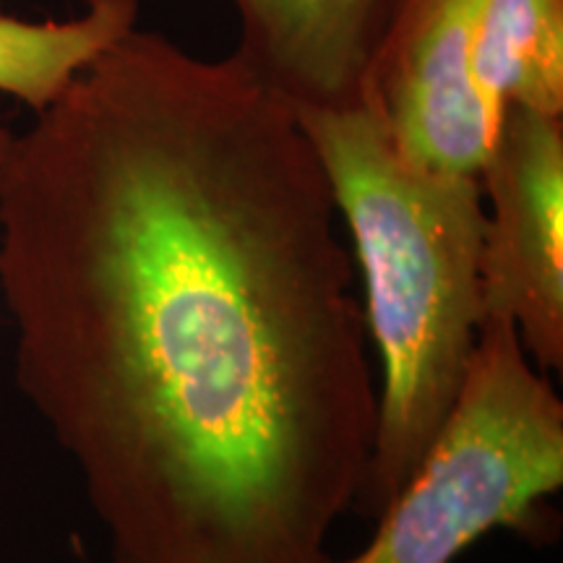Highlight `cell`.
Instances as JSON below:
<instances>
[{"mask_svg":"<svg viewBox=\"0 0 563 563\" xmlns=\"http://www.w3.org/2000/svg\"><path fill=\"white\" fill-rule=\"evenodd\" d=\"M336 203L238 55L131 30L13 133V382L112 563H334L378 397Z\"/></svg>","mask_w":563,"mask_h":563,"instance_id":"1","label":"cell"},{"mask_svg":"<svg viewBox=\"0 0 563 563\" xmlns=\"http://www.w3.org/2000/svg\"><path fill=\"white\" fill-rule=\"evenodd\" d=\"M292 110L350 230L382 357L376 441L355 501L378 517L454 407L481 332V175L415 165L365 102Z\"/></svg>","mask_w":563,"mask_h":563,"instance_id":"2","label":"cell"},{"mask_svg":"<svg viewBox=\"0 0 563 563\" xmlns=\"http://www.w3.org/2000/svg\"><path fill=\"white\" fill-rule=\"evenodd\" d=\"M563 485V405L517 327L485 313L462 389L361 553L334 563H454L493 530L538 538Z\"/></svg>","mask_w":563,"mask_h":563,"instance_id":"3","label":"cell"},{"mask_svg":"<svg viewBox=\"0 0 563 563\" xmlns=\"http://www.w3.org/2000/svg\"><path fill=\"white\" fill-rule=\"evenodd\" d=\"M483 308L543 371L563 365V115L506 108L481 167Z\"/></svg>","mask_w":563,"mask_h":563,"instance_id":"4","label":"cell"},{"mask_svg":"<svg viewBox=\"0 0 563 563\" xmlns=\"http://www.w3.org/2000/svg\"><path fill=\"white\" fill-rule=\"evenodd\" d=\"M485 0H394L363 84L397 150L415 165L481 175L496 123L473 81Z\"/></svg>","mask_w":563,"mask_h":563,"instance_id":"5","label":"cell"},{"mask_svg":"<svg viewBox=\"0 0 563 563\" xmlns=\"http://www.w3.org/2000/svg\"><path fill=\"white\" fill-rule=\"evenodd\" d=\"M241 24L232 55L290 108H350L394 0H230Z\"/></svg>","mask_w":563,"mask_h":563,"instance_id":"6","label":"cell"},{"mask_svg":"<svg viewBox=\"0 0 563 563\" xmlns=\"http://www.w3.org/2000/svg\"><path fill=\"white\" fill-rule=\"evenodd\" d=\"M473 81L496 125L506 108L563 115V0H485Z\"/></svg>","mask_w":563,"mask_h":563,"instance_id":"7","label":"cell"},{"mask_svg":"<svg viewBox=\"0 0 563 563\" xmlns=\"http://www.w3.org/2000/svg\"><path fill=\"white\" fill-rule=\"evenodd\" d=\"M139 0H87L79 16L26 21L0 16V95L45 110L108 47L139 26Z\"/></svg>","mask_w":563,"mask_h":563,"instance_id":"8","label":"cell"},{"mask_svg":"<svg viewBox=\"0 0 563 563\" xmlns=\"http://www.w3.org/2000/svg\"><path fill=\"white\" fill-rule=\"evenodd\" d=\"M11 141H13V131L0 121V180H3V167H5V159H9Z\"/></svg>","mask_w":563,"mask_h":563,"instance_id":"9","label":"cell"}]
</instances>
